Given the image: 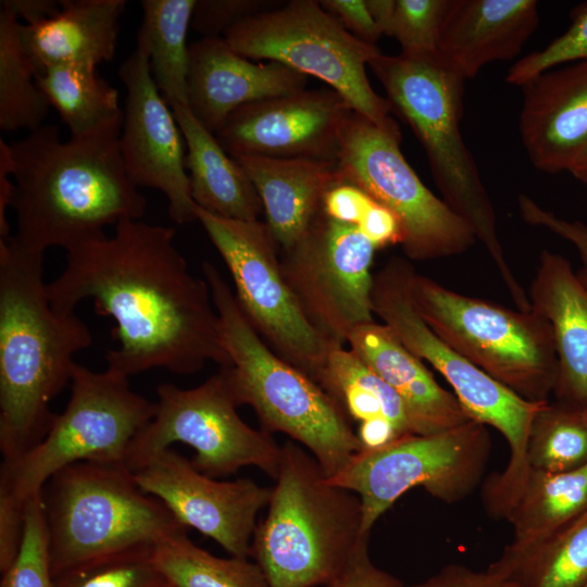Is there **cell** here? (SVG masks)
<instances>
[{"label": "cell", "mask_w": 587, "mask_h": 587, "mask_svg": "<svg viewBox=\"0 0 587 587\" xmlns=\"http://www.w3.org/2000/svg\"><path fill=\"white\" fill-rule=\"evenodd\" d=\"M26 504H21L8 496L0 495L1 574L13 564L21 549Z\"/></svg>", "instance_id": "cell-44"}, {"label": "cell", "mask_w": 587, "mask_h": 587, "mask_svg": "<svg viewBox=\"0 0 587 587\" xmlns=\"http://www.w3.org/2000/svg\"><path fill=\"white\" fill-rule=\"evenodd\" d=\"M132 472L137 485L185 527L215 540L232 557H250L257 516L268 505L272 488L248 477L216 480L172 448L153 453Z\"/></svg>", "instance_id": "cell-17"}, {"label": "cell", "mask_w": 587, "mask_h": 587, "mask_svg": "<svg viewBox=\"0 0 587 587\" xmlns=\"http://www.w3.org/2000/svg\"><path fill=\"white\" fill-rule=\"evenodd\" d=\"M174 239V227L123 220L113 236L66 250L63 271L47 284L54 310L75 313L91 299L99 315L114 320L118 346L105 353L110 371L189 375L209 361L228 363L210 287L190 272Z\"/></svg>", "instance_id": "cell-1"}, {"label": "cell", "mask_w": 587, "mask_h": 587, "mask_svg": "<svg viewBox=\"0 0 587 587\" xmlns=\"http://www.w3.org/2000/svg\"><path fill=\"white\" fill-rule=\"evenodd\" d=\"M520 136L533 165L570 172L587 151V59L549 70L522 86Z\"/></svg>", "instance_id": "cell-21"}, {"label": "cell", "mask_w": 587, "mask_h": 587, "mask_svg": "<svg viewBox=\"0 0 587 587\" xmlns=\"http://www.w3.org/2000/svg\"><path fill=\"white\" fill-rule=\"evenodd\" d=\"M411 288L423 320L453 349L520 397L549 401L558 363L544 317L462 295L416 271Z\"/></svg>", "instance_id": "cell-9"}, {"label": "cell", "mask_w": 587, "mask_h": 587, "mask_svg": "<svg viewBox=\"0 0 587 587\" xmlns=\"http://www.w3.org/2000/svg\"><path fill=\"white\" fill-rule=\"evenodd\" d=\"M40 499L52 576L188 530L125 464L66 466L48 479Z\"/></svg>", "instance_id": "cell-7"}, {"label": "cell", "mask_w": 587, "mask_h": 587, "mask_svg": "<svg viewBox=\"0 0 587 587\" xmlns=\"http://www.w3.org/2000/svg\"><path fill=\"white\" fill-rule=\"evenodd\" d=\"M538 23L535 0H450L438 54L466 80L491 62L519 55Z\"/></svg>", "instance_id": "cell-23"}, {"label": "cell", "mask_w": 587, "mask_h": 587, "mask_svg": "<svg viewBox=\"0 0 587 587\" xmlns=\"http://www.w3.org/2000/svg\"><path fill=\"white\" fill-rule=\"evenodd\" d=\"M587 511V463L551 473L529 470L500 517L513 527V541L503 552L522 551Z\"/></svg>", "instance_id": "cell-28"}, {"label": "cell", "mask_w": 587, "mask_h": 587, "mask_svg": "<svg viewBox=\"0 0 587 587\" xmlns=\"http://www.w3.org/2000/svg\"><path fill=\"white\" fill-rule=\"evenodd\" d=\"M188 108L214 135L239 108L305 89L308 76L278 62L255 63L224 37L189 46Z\"/></svg>", "instance_id": "cell-20"}, {"label": "cell", "mask_w": 587, "mask_h": 587, "mask_svg": "<svg viewBox=\"0 0 587 587\" xmlns=\"http://www.w3.org/2000/svg\"><path fill=\"white\" fill-rule=\"evenodd\" d=\"M530 309L551 326L557 353L555 401L587 409V283L570 261L541 251L529 287Z\"/></svg>", "instance_id": "cell-22"}, {"label": "cell", "mask_w": 587, "mask_h": 587, "mask_svg": "<svg viewBox=\"0 0 587 587\" xmlns=\"http://www.w3.org/2000/svg\"><path fill=\"white\" fill-rule=\"evenodd\" d=\"M347 344L399 396L412 434H436L471 421L454 394L444 389L385 324L355 327Z\"/></svg>", "instance_id": "cell-24"}, {"label": "cell", "mask_w": 587, "mask_h": 587, "mask_svg": "<svg viewBox=\"0 0 587 587\" xmlns=\"http://www.w3.org/2000/svg\"><path fill=\"white\" fill-rule=\"evenodd\" d=\"M14 163L11 155L10 143L0 139V235L1 238L10 236V225L7 218L8 208L11 201L15 185L12 180Z\"/></svg>", "instance_id": "cell-49"}, {"label": "cell", "mask_w": 587, "mask_h": 587, "mask_svg": "<svg viewBox=\"0 0 587 587\" xmlns=\"http://www.w3.org/2000/svg\"><path fill=\"white\" fill-rule=\"evenodd\" d=\"M154 547L135 548L53 576V587H173L153 559Z\"/></svg>", "instance_id": "cell-36"}, {"label": "cell", "mask_w": 587, "mask_h": 587, "mask_svg": "<svg viewBox=\"0 0 587 587\" xmlns=\"http://www.w3.org/2000/svg\"><path fill=\"white\" fill-rule=\"evenodd\" d=\"M197 221L224 261L241 311L264 342L314 382L333 346L304 314L265 222L225 218L196 205Z\"/></svg>", "instance_id": "cell-12"}, {"label": "cell", "mask_w": 587, "mask_h": 587, "mask_svg": "<svg viewBox=\"0 0 587 587\" xmlns=\"http://www.w3.org/2000/svg\"><path fill=\"white\" fill-rule=\"evenodd\" d=\"M92 344L75 313L54 310L43 282V252L0 238V450L12 461L37 445L71 383L74 355Z\"/></svg>", "instance_id": "cell-3"}, {"label": "cell", "mask_w": 587, "mask_h": 587, "mask_svg": "<svg viewBox=\"0 0 587 587\" xmlns=\"http://www.w3.org/2000/svg\"><path fill=\"white\" fill-rule=\"evenodd\" d=\"M265 1L257 0H197L191 27L202 38L221 37L235 25L265 10Z\"/></svg>", "instance_id": "cell-40"}, {"label": "cell", "mask_w": 587, "mask_h": 587, "mask_svg": "<svg viewBox=\"0 0 587 587\" xmlns=\"http://www.w3.org/2000/svg\"><path fill=\"white\" fill-rule=\"evenodd\" d=\"M129 377L76 364L68 402L42 437L21 457L2 462L0 495L21 504L48 479L79 462L125 464L137 435L150 423L155 402L135 392Z\"/></svg>", "instance_id": "cell-8"}, {"label": "cell", "mask_w": 587, "mask_h": 587, "mask_svg": "<svg viewBox=\"0 0 587 587\" xmlns=\"http://www.w3.org/2000/svg\"><path fill=\"white\" fill-rule=\"evenodd\" d=\"M21 22L0 8V128L35 130L51 104L36 83L37 71L22 42Z\"/></svg>", "instance_id": "cell-33"}, {"label": "cell", "mask_w": 587, "mask_h": 587, "mask_svg": "<svg viewBox=\"0 0 587 587\" xmlns=\"http://www.w3.org/2000/svg\"><path fill=\"white\" fill-rule=\"evenodd\" d=\"M122 125L123 120L62 141L59 128L49 124L10 143L13 237L21 246L40 252L53 246L68 250L104 234L108 225L145 215L147 199L121 157Z\"/></svg>", "instance_id": "cell-2"}, {"label": "cell", "mask_w": 587, "mask_h": 587, "mask_svg": "<svg viewBox=\"0 0 587 587\" xmlns=\"http://www.w3.org/2000/svg\"><path fill=\"white\" fill-rule=\"evenodd\" d=\"M400 139L353 112L336 160L341 182L361 188L397 216L409 260L465 252L476 241L473 230L422 183L403 157Z\"/></svg>", "instance_id": "cell-15"}, {"label": "cell", "mask_w": 587, "mask_h": 587, "mask_svg": "<svg viewBox=\"0 0 587 587\" xmlns=\"http://www.w3.org/2000/svg\"><path fill=\"white\" fill-rule=\"evenodd\" d=\"M583 413H584L585 420H586V422H587V409L584 410Z\"/></svg>", "instance_id": "cell-53"}, {"label": "cell", "mask_w": 587, "mask_h": 587, "mask_svg": "<svg viewBox=\"0 0 587 587\" xmlns=\"http://www.w3.org/2000/svg\"><path fill=\"white\" fill-rule=\"evenodd\" d=\"M357 228L376 249L402 242V229L397 216L374 200Z\"/></svg>", "instance_id": "cell-46"}, {"label": "cell", "mask_w": 587, "mask_h": 587, "mask_svg": "<svg viewBox=\"0 0 587 587\" xmlns=\"http://www.w3.org/2000/svg\"><path fill=\"white\" fill-rule=\"evenodd\" d=\"M326 587H404L391 574L375 566L367 551L362 548L340 575Z\"/></svg>", "instance_id": "cell-45"}, {"label": "cell", "mask_w": 587, "mask_h": 587, "mask_svg": "<svg viewBox=\"0 0 587 587\" xmlns=\"http://www.w3.org/2000/svg\"><path fill=\"white\" fill-rule=\"evenodd\" d=\"M377 249L360 230L322 210L304 235L280 251L284 276L312 325L347 344L355 327L374 322L372 265Z\"/></svg>", "instance_id": "cell-16"}, {"label": "cell", "mask_w": 587, "mask_h": 587, "mask_svg": "<svg viewBox=\"0 0 587 587\" xmlns=\"http://www.w3.org/2000/svg\"><path fill=\"white\" fill-rule=\"evenodd\" d=\"M494 587H519L516 584L499 577Z\"/></svg>", "instance_id": "cell-52"}, {"label": "cell", "mask_w": 587, "mask_h": 587, "mask_svg": "<svg viewBox=\"0 0 587 587\" xmlns=\"http://www.w3.org/2000/svg\"><path fill=\"white\" fill-rule=\"evenodd\" d=\"M499 576L489 569L476 572L458 564L444 567L436 575L410 587H494Z\"/></svg>", "instance_id": "cell-47"}, {"label": "cell", "mask_w": 587, "mask_h": 587, "mask_svg": "<svg viewBox=\"0 0 587 587\" xmlns=\"http://www.w3.org/2000/svg\"><path fill=\"white\" fill-rule=\"evenodd\" d=\"M414 272L409 260L395 257L374 275V315L407 349L444 376L471 420L496 428L505 438L510 459L504 472L512 477L524 474L533 421L549 401L533 402L520 397L440 338L414 303Z\"/></svg>", "instance_id": "cell-11"}, {"label": "cell", "mask_w": 587, "mask_h": 587, "mask_svg": "<svg viewBox=\"0 0 587 587\" xmlns=\"http://www.w3.org/2000/svg\"><path fill=\"white\" fill-rule=\"evenodd\" d=\"M153 559L173 587H271L254 561L213 555L187 533L157 545Z\"/></svg>", "instance_id": "cell-34"}, {"label": "cell", "mask_w": 587, "mask_h": 587, "mask_svg": "<svg viewBox=\"0 0 587 587\" xmlns=\"http://www.w3.org/2000/svg\"><path fill=\"white\" fill-rule=\"evenodd\" d=\"M370 12L383 35H386L395 0H366Z\"/></svg>", "instance_id": "cell-50"}, {"label": "cell", "mask_w": 587, "mask_h": 587, "mask_svg": "<svg viewBox=\"0 0 587 587\" xmlns=\"http://www.w3.org/2000/svg\"><path fill=\"white\" fill-rule=\"evenodd\" d=\"M218 316L228 363L220 366L236 404L250 405L261 429L303 445L327 478L363 451L342 407L316 382L276 354L254 330L235 294L209 261L201 265Z\"/></svg>", "instance_id": "cell-4"}, {"label": "cell", "mask_w": 587, "mask_h": 587, "mask_svg": "<svg viewBox=\"0 0 587 587\" xmlns=\"http://www.w3.org/2000/svg\"><path fill=\"white\" fill-rule=\"evenodd\" d=\"M249 60L284 64L338 92L357 114L401 137L389 101L372 87L366 65L382 52L349 33L314 0H292L241 21L224 36Z\"/></svg>", "instance_id": "cell-10"}, {"label": "cell", "mask_w": 587, "mask_h": 587, "mask_svg": "<svg viewBox=\"0 0 587 587\" xmlns=\"http://www.w3.org/2000/svg\"><path fill=\"white\" fill-rule=\"evenodd\" d=\"M517 207L524 222L545 228L575 247L582 262L578 274L587 283V224L559 217L524 193L519 196Z\"/></svg>", "instance_id": "cell-41"}, {"label": "cell", "mask_w": 587, "mask_h": 587, "mask_svg": "<svg viewBox=\"0 0 587 587\" xmlns=\"http://www.w3.org/2000/svg\"><path fill=\"white\" fill-rule=\"evenodd\" d=\"M315 382L359 424L357 434L382 423L392 425L400 437L412 434L399 396L344 345L332 347Z\"/></svg>", "instance_id": "cell-29"}, {"label": "cell", "mask_w": 587, "mask_h": 587, "mask_svg": "<svg viewBox=\"0 0 587 587\" xmlns=\"http://www.w3.org/2000/svg\"><path fill=\"white\" fill-rule=\"evenodd\" d=\"M36 83L72 137L91 134L123 120L117 90L98 76L96 68L51 66L36 75Z\"/></svg>", "instance_id": "cell-32"}, {"label": "cell", "mask_w": 587, "mask_h": 587, "mask_svg": "<svg viewBox=\"0 0 587 587\" xmlns=\"http://www.w3.org/2000/svg\"><path fill=\"white\" fill-rule=\"evenodd\" d=\"M352 113L330 88L303 89L239 108L215 137L232 157L336 161Z\"/></svg>", "instance_id": "cell-19"}, {"label": "cell", "mask_w": 587, "mask_h": 587, "mask_svg": "<svg viewBox=\"0 0 587 587\" xmlns=\"http://www.w3.org/2000/svg\"><path fill=\"white\" fill-rule=\"evenodd\" d=\"M246 171L280 251L292 247L322 209L326 191L341 182L336 161L233 157Z\"/></svg>", "instance_id": "cell-25"}, {"label": "cell", "mask_w": 587, "mask_h": 587, "mask_svg": "<svg viewBox=\"0 0 587 587\" xmlns=\"http://www.w3.org/2000/svg\"><path fill=\"white\" fill-rule=\"evenodd\" d=\"M125 0H61L57 15L21 24L22 42L37 74L51 66L96 68L113 59Z\"/></svg>", "instance_id": "cell-26"}, {"label": "cell", "mask_w": 587, "mask_h": 587, "mask_svg": "<svg viewBox=\"0 0 587 587\" xmlns=\"http://www.w3.org/2000/svg\"><path fill=\"white\" fill-rule=\"evenodd\" d=\"M197 0H142L136 47L149 61L151 76L170 107L188 105V26Z\"/></svg>", "instance_id": "cell-30"}, {"label": "cell", "mask_w": 587, "mask_h": 587, "mask_svg": "<svg viewBox=\"0 0 587 587\" xmlns=\"http://www.w3.org/2000/svg\"><path fill=\"white\" fill-rule=\"evenodd\" d=\"M265 519L251 554L271 587L327 586L369 545L358 495L332 484L294 441L282 447Z\"/></svg>", "instance_id": "cell-6"}, {"label": "cell", "mask_w": 587, "mask_h": 587, "mask_svg": "<svg viewBox=\"0 0 587 587\" xmlns=\"http://www.w3.org/2000/svg\"><path fill=\"white\" fill-rule=\"evenodd\" d=\"M320 3L349 33L364 42L376 45L383 35L366 0H322Z\"/></svg>", "instance_id": "cell-43"}, {"label": "cell", "mask_w": 587, "mask_h": 587, "mask_svg": "<svg viewBox=\"0 0 587 587\" xmlns=\"http://www.w3.org/2000/svg\"><path fill=\"white\" fill-rule=\"evenodd\" d=\"M450 0H395L386 35L394 37L401 53H438L440 28Z\"/></svg>", "instance_id": "cell-37"}, {"label": "cell", "mask_w": 587, "mask_h": 587, "mask_svg": "<svg viewBox=\"0 0 587 587\" xmlns=\"http://www.w3.org/2000/svg\"><path fill=\"white\" fill-rule=\"evenodd\" d=\"M157 395L154 416L127 454L125 465L130 471L153 453L182 442L195 450L192 465L210 477L257 466L276 478L282 447L270 433L242 421L220 371L192 388L161 384Z\"/></svg>", "instance_id": "cell-14"}, {"label": "cell", "mask_w": 587, "mask_h": 587, "mask_svg": "<svg viewBox=\"0 0 587 587\" xmlns=\"http://www.w3.org/2000/svg\"><path fill=\"white\" fill-rule=\"evenodd\" d=\"M370 66L392 112L409 124L422 145L442 200L484 246L516 308L528 310V296L507 261L492 202L462 137L465 79L438 53H380Z\"/></svg>", "instance_id": "cell-5"}, {"label": "cell", "mask_w": 587, "mask_h": 587, "mask_svg": "<svg viewBox=\"0 0 587 587\" xmlns=\"http://www.w3.org/2000/svg\"><path fill=\"white\" fill-rule=\"evenodd\" d=\"M570 173L587 188V151L576 162Z\"/></svg>", "instance_id": "cell-51"}, {"label": "cell", "mask_w": 587, "mask_h": 587, "mask_svg": "<svg viewBox=\"0 0 587 587\" xmlns=\"http://www.w3.org/2000/svg\"><path fill=\"white\" fill-rule=\"evenodd\" d=\"M530 470L559 473L587 463V422L582 410L558 401L536 414L527 445Z\"/></svg>", "instance_id": "cell-35"}, {"label": "cell", "mask_w": 587, "mask_h": 587, "mask_svg": "<svg viewBox=\"0 0 587 587\" xmlns=\"http://www.w3.org/2000/svg\"><path fill=\"white\" fill-rule=\"evenodd\" d=\"M373 202L361 188L340 182L326 191L321 210L334 221L357 227Z\"/></svg>", "instance_id": "cell-42"}, {"label": "cell", "mask_w": 587, "mask_h": 587, "mask_svg": "<svg viewBox=\"0 0 587 587\" xmlns=\"http://www.w3.org/2000/svg\"><path fill=\"white\" fill-rule=\"evenodd\" d=\"M486 425L471 420L430 435H407L387 446L363 450L328 480L359 496L363 533L408 490L423 487L448 503L466 497L479 482L489 454Z\"/></svg>", "instance_id": "cell-13"}, {"label": "cell", "mask_w": 587, "mask_h": 587, "mask_svg": "<svg viewBox=\"0 0 587 587\" xmlns=\"http://www.w3.org/2000/svg\"><path fill=\"white\" fill-rule=\"evenodd\" d=\"M1 587H53L40 494L27 501L21 549Z\"/></svg>", "instance_id": "cell-38"}, {"label": "cell", "mask_w": 587, "mask_h": 587, "mask_svg": "<svg viewBox=\"0 0 587 587\" xmlns=\"http://www.w3.org/2000/svg\"><path fill=\"white\" fill-rule=\"evenodd\" d=\"M171 109L185 140V164L195 204L225 218L259 220L262 203L243 167L188 105L176 104Z\"/></svg>", "instance_id": "cell-27"}, {"label": "cell", "mask_w": 587, "mask_h": 587, "mask_svg": "<svg viewBox=\"0 0 587 587\" xmlns=\"http://www.w3.org/2000/svg\"><path fill=\"white\" fill-rule=\"evenodd\" d=\"M488 569L519 587H585L587 511L522 551L503 552Z\"/></svg>", "instance_id": "cell-31"}, {"label": "cell", "mask_w": 587, "mask_h": 587, "mask_svg": "<svg viewBox=\"0 0 587 587\" xmlns=\"http://www.w3.org/2000/svg\"><path fill=\"white\" fill-rule=\"evenodd\" d=\"M585 587H587V585Z\"/></svg>", "instance_id": "cell-54"}, {"label": "cell", "mask_w": 587, "mask_h": 587, "mask_svg": "<svg viewBox=\"0 0 587 587\" xmlns=\"http://www.w3.org/2000/svg\"><path fill=\"white\" fill-rule=\"evenodd\" d=\"M587 59V2L571 13L567 29L540 50L519 59L508 71L505 80L522 87L538 75Z\"/></svg>", "instance_id": "cell-39"}, {"label": "cell", "mask_w": 587, "mask_h": 587, "mask_svg": "<svg viewBox=\"0 0 587 587\" xmlns=\"http://www.w3.org/2000/svg\"><path fill=\"white\" fill-rule=\"evenodd\" d=\"M117 74L126 90L118 147L127 175L138 188L163 192L175 223L197 221L185 140L151 76L147 54L136 47Z\"/></svg>", "instance_id": "cell-18"}, {"label": "cell", "mask_w": 587, "mask_h": 587, "mask_svg": "<svg viewBox=\"0 0 587 587\" xmlns=\"http://www.w3.org/2000/svg\"><path fill=\"white\" fill-rule=\"evenodd\" d=\"M0 8L10 11L25 25H36L61 10V0H1Z\"/></svg>", "instance_id": "cell-48"}]
</instances>
